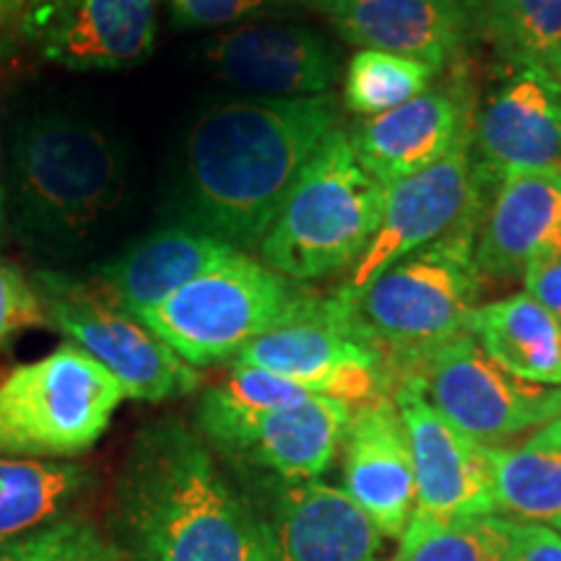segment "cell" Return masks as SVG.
Returning <instances> with one entry per match:
<instances>
[{
	"label": "cell",
	"instance_id": "2",
	"mask_svg": "<svg viewBox=\"0 0 561 561\" xmlns=\"http://www.w3.org/2000/svg\"><path fill=\"white\" fill-rule=\"evenodd\" d=\"M115 549L130 561H268L250 500L201 432L159 419L136 434L112 494Z\"/></svg>",
	"mask_w": 561,
	"mask_h": 561
},
{
	"label": "cell",
	"instance_id": "22",
	"mask_svg": "<svg viewBox=\"0 0 561 561\" xmlns=\"http://www.w3.org/2000/svg\"><path fill=\"white\" fill-rule=\"evenodd\" d=\"M460 130V104L426 91L401 107L367 117L348 140L364 170L382 185H392L437 164L458 146Z\"/></svg>",
	"mask_w": 561,
	"mask_h": 561
},
{
	"label": "cell",
	"instance_id": "8",
	"mask_svg": "<svg viewBox=\"0 0 561 561\" xmlns=\"http://www.w3.org/2000/svg\"><path fill=\"white\" fill-rule=\"evenodd\" d=\"M286 377L314 396L362 405L392 396L388 369L375 341L341 294L307 291L294 310L231 362Z\"/></svg>",
	"mask_w": 561,
	"mask_h": 561
},
{
	"label": "cell",
	"instance_id": "26",
	"mask_svg": "<svg viewBox=\"0 0 561 561\" xmlns=\"http://www.w3.org/2000/svg\"><path fill=\"white\" fill-rule=\"evenodd\" d=\"M479 24L504 62L561 87V0H486Z\"/></svg>",
	"mask_w": 561,
	"mask_h": 561
},
{
	"label": "cell",
	"instance_id": "21",
	"mask_svg": "<svg viewBox=\"0 0 561 561\" xmlns=\"http://www.w3.org/2000/svg\"><path fill=\"white\" fill-rule=\"evenodd\" d=\"M557 242H561V164L502 180L476 242V263L481 276H520L538 252Z\"/></svg>",
	"mask_w": 561,
	"mask_h": 561
},
{
	"label": "cell",
	"instance_id": "29",
	"mask_svg": "<svg viewBox=\"0 0 561 561\" xmlns=\"http://www.w3.org/2000/svg\"><path fill=\"white\" fill-rule=\"evenodd\" d=\"M117 557L115 543L79 515L0 546V561H117Z\"/></svg>",
	"mask_w": 561,
	"mask_h": 561
},
{
	"label": "cell",
	"instance_id": "13",
	"mask_svg": "<svg viewBox=\"0 0 561 561\" xmlns=\"http://www.w3.org/2000/svg\"><path fill=\"white\" fill-rule=\"evenodd\" d=\"M409 437L416 479L419 520L494 515V476L486 447L462 434L426 401L421 385L409 377L392 390Z\"/></svg>",
	"mask_w": 561,
	"mask_h": 561
},
{
	"label": "cell",
	"instance_id": "5",
	"mask_svg": "<svg viewBox=\"0 0 561 561\" xmlns=\"http://www.w3.org/2000/svg\"><path fill=\"white\" fill-rule=\"evenodd\" d=\"M385 185L364 170L343 130L314 153L257 250L294 284L354 268L380 227Z\"/></svg>",
	"mask_w": 561,
	"mask_h": 561
},
{
	"label": "cell",
	"instance_id": "25",
	"mask_svg": "<svg viewBox=\"0 0 561 561\" xmlns=\"http://www.w3.org/2000/svg\"><path fill=\"white\" fill-rule=\"evenodd\" d=\"M496 510L561 533V416L517 447H486Z\"/></svg>",
	"mask_w": 561,
	"mask_h": 561
},
{
	"label": "cell",
	"instance_id": "14",
	"mask_svg": "<svg viewBox=\"0 0 561 561\" xmlns=\"http://www.w3.org/2000/svg\"><path fill=\"white\" fill-rule=\"evenodd\" d=\"M261 523L268 561H377L382 533L343 489L320 479H273L263 486Z\"/></svg>",
	"mask_w": 561,
	"mask_h": 561
},
{
	"label": "cell",
	"instance_id": "24",
	"mask_svg": "<svg viewBox=\"0 0 561 561\" xmlns=\"http://www.w3.org/2000/svg\"><path fill=\"white\" fill-rule=\"evenodd\" d=\"M94 476L70 460H21L0 455V546L76 517Z\"/></svg>",
	"mask_w": 561,
	"mask_h": 561
},
{
	"label": "cell",
	"instance_id": "4",
	"mask_svg": "<svg viewBox=\"0 0 561 561\" xmlns=\"http://www.w3.org/2000/svg\"><path fill=\"white\" fill-rule=\"evenodd\" d=\"M476 214L380 273L359 297L346 299L388 369L390 392L413 375L421 359L468 333L476 310Z\"/></svg>",
	"mask_w": 561,
	"mask_h": 561
},
{
	"label": "cell",
	"instance_id": "28",
	"mask_svg": "<svg viewBox=\"0 0 561 561\" xmlns=\"http://www.w3.org/2000/svg\"><path fill=\"white\" fill-rule=\"evenodd\" d=\"M434 68L382 50H359L343 76V104L364 117L382 115L426 94Z\"/></svg>",
	"mask_w": 561,
	"mask_h": 561
},
{
	"label": "cell",
	"instance_id": "27",
	"mask_svg": "<svg viewBox=\"0 0 561 561\" xmlns=\"http://www.w3.org/2000/svg\"><path fill=\"white\" fill-rule=\"evenodd\" d=\"M512 520L494 515L419 520L411 517L392 561H507Z\"/></svg>",
	"mask_w": 561,
	"mask_h": 561
},
{
	"label": "cell",
	"instance_id": "12",
	"mask_svg": "<svg viewBox=\"0 0 561 561\" xmlns=\"http://www.w3.org/2000/svg\"><path fill=\"white\" fill-rule=\"evenodd\" d=\"M476 201H479V167L473 164L462 138L437 164L385 185L380 227L359 263L351 268L346 284L339 289L341 297H359L390 265L445 237L466 216L479 210Z\"/></svg>",
	"mask_w": 561,
	"mask_h": 561
},
{
	"label": "cell",
	"instance_id": "1",
	"mask_svg": "<svg viewBox=\"0 0 561 561\" xmlns=\"http://www.w3.org/2000/svg\"><path fill=\"white\" fill-rule=\"evenodd\" d=\"M341 130L333 94L307 100L229 102L203 112L182 151L185 227L261 250L299 174Z\"/></svg>",
	"mask_w": 561,
	"mask_h": 561
},
{
	"label": "cell",
	"instance_id": "9",
	"mask_svg": "<svg viewBox=\"0 0 561 561\" xmlns=\"http://www.w3.org/2000/svg\"><path fill=\"white\" fill-rule=\"evenodd\" d=\"M47 325L68 335L121 382L125 398L146 403L172 401L201 385L198 369L182 362L136 314L117 305L94 278L39 271L32 276Z\"/></svg>",
	"mask_w": 561,
	"mask_h": 561
},
{
	"label": "cell",
	"instance_id": "18",
	"mask_svg": "<svg viewBox=\"0 0 561 561\" xmlns=\"http://www.w3.org/2000/svg\"><path fill=\"white\" fill-rule=\"evenodd\" d=\"M479 174L549 170L561 164V87L538 70H515L481 107L476 123Z\"/></svg>",
	"mask_w": 561,
	"mask_h": 561
},
{
	"label": "cell",
	"instance_id": "10",
	"mask_svg": "<svg viewBox=\"0 0 561 561\" xmlns=\"http://www.w3.org/2000/svg\"><path fill=\"white\" fill-rule=\"evenodd\" d=\"M411 377L455 430L483 447H496V442L561 416V388L515 377L491 359L471 333L432 351Z\"/></svg>",
	"mask_w": 561,
	"mask_h": 561
},
{
	"label": "cell",
	"instance_id": "11",
	"mask_svg": "<svg viewBox=\"0 0 561 561\" xmlns=\"http://www.w3.org/2000/svg\"><path fill=\"white\" fill-rule=\"evenodd\" d=\"M354 405L310 396L284 409L244 413L216 403L206 392L195 409L201 437L229 458L289 481L320 479L343 447Z\"/></svg>",
	"mask_w": 561,
	"mask_h": 561
},
{
	"label": "cell",
	"instance_id": "34",
	"mask_svg": "<svg viewBox=\"0 0 561 561\" xmlns=\"http://www.w3.org/2000/svg\"><path fill=\"white\" fill-rule=\"evenodd\" d=\"M70 3H73V0H30L19 24L24 37L39 42Z\"/></svg>",
	"mask_w": 561,
	"mask_h": 561
},
{
	"label": "cell",
	"instance_id": "19",
	"mask_svg": "<svg viewBox=\"0 0 561 561\" xmlns=\"http://www.w3.org/2000/svg\"><path fill=\"white\" fill-rule=\"evenodd\" d=\"M242 255L244 252L206 231L180 224L144 237L115 261L102 265L94 280L117 305L140 318L178 294L182 286L234 263Z\"/></svg>",
	"mask_w": 561,
	"mask_h": 561
},
{
	"label": "cell",
	"instance_id": "32",
	"mask_svg": "<svg viewBox=\"0 0 561 561\" xmlns=\"http://www.w3.org/2000/svg\"><path fill=\"white\" fill-rule=\"evenodd\" d=\"M525 294L541 301L553 318L561 322V242L538 252L523 271Z\"/></svg>",
	"mask_w": 561,
	"mask_h": 561
},
{
	"label": "cell",
	"instance_id": "31",
	"mask_svg": "<svg viewBox=\"0 0 561 561\" xmlns=\"http://www.w3.org/2000/svg\"><path fill=\"white\" fill-rule=\"evenodd\" d=\"M39 325H47V312L32 278L0 261V343Z\"/></svg>",
	"mask_w": 561,
	"mask_h": 561
},
{
	"label": "cell",
	"instance_id": "17",
	"mask_svg": "<svg viewBox=\"0 0 561 561\" xmlns=\"http://www.w3.org/2000/svg\"><path fill=\"white\" fill-rule=\"evenodd\" d=\"M299 9L359 50L405 55L434 70L458 55L473 21L462 0H299Z\"/></svg>",
	"mask_w": 561,
	"mask_h": 561
},
{
	"label": "cell",
	"instance_id": "35",
	"mask_svg": "<svg viewBox=\"0 0 561 561\" xmlns=\"http://www.w3.org/2000/svg\"><path fill=\"white\" fill-rule=\"evenodd\" d=\"M26 3L30 0H0V32L9 30L13 24H21Z\"/></svg>",
	"mask_w": 561,
	"mask_h": 561
},
{
	"label": "cell",
	"instance_id": "15",
	"mask_svg": "<svg viewBox=\"0 0 561 561\" xmlns=\"http://www.w3.org/2000/svg\"><path fill=\"white\" fill-rule=\"evenodd\" d=\"M210 68L265 100L331 94L341 76L339 50L325 34L299 24H242L206 45Z\"/></svg>",
	"mask_w": 561,
	"mask_h": 561
},
{
	"label": "cell",
	"instance_id": "23",
	"mask_svg": "<svg viewBox=\"0 0 561 561\" xmlns=\"http://www.w3.org/2000/svg\"><path fill=\"white\" fill-rule=\"evenodd\" d=\"M468 333L520 380L561 388V322L530 294L476 307Z\"/></svg>",
	"mask_w": 561,
	"mask_h": 561
},
{
	"label": "cell",
	"instance_id": "7",
	"mask_svg": "<svg viewBox=\"0 0 561 561\" xmlns=\"http://www.w3.org/2000/svg\"><path fill=\"white\" fill-rule=\"evenodd\" d=\"M307 289L250 255L182 286L140 322L191 367L234 362L299 305Z\"/></svg>",
	"mask_w": 561,
	"mask_h": 561
},
{
	"label": "cell",
	"instance_id": "36",
	"mask_svg": "<svg viewBox=\"0 0 561 561\" xmlns=\"http://www.w3.org/2000/svg\"><path fill=\"white\" fill-rule=\"evenodd\" d=\"M3 221H5V187H3V180H0V229H3Z\"/></svg>",
	"mask_w": 561,
	"mask_h": 561
},
{
	"label": "cell",
	"instance_id": "20",
	"mask_svg": "<svg viewBox=\"0 0 561 561\" xmlns=\"http://www.w3.org/2000/svg\"><path fill=\"white\" fill-rule=\"evenodd\" d=\"M159 0H73L37 45L70 70H112L149 58Z\"/></svg>",
	"mask_w": 561,
	"mask_h": 561
},
{
	"label": "cell",
	"instance_id": "30",
	"mask_svg": "<svg viewBox=\"0 0 561 561\" xmlns=\"http://www.w3.org/2000/svg\"><path fill=\"white\" fill-rule=\"evenodd\" d=\"M167 5L182 30H221L299 9V0H167Z\"/></svg>",
	"mask_w": 561,
	"mask_h": 561
},
{
	"label": "cell",
	"instance_id": "16",
	"mask_svg": "<svg viewBox=\"0 0 561 561\" xmlns=\"http://www.w3.org/2000/svg\"><path fill=\"white\" fill-rule=\"evenodd\" d=\"M341 450L343 491L367 512L382 536L401 538L416 510V479L392 396L354 405Z\"/></svg>",
	"mask_w": 561,
	"mask_h": 561
},
{
	"label": "cell",
	"instance_id": "3",
	"mask_svg": "<svg viewBox=\"0 0 561 561\" xmlns=\"http://www.w3.org/2000/svg\"><path fill=\"white\" fill-rule=\"evenodd\" d=\"M125 185L123 149L100 125L45 115L16 133L11 206L32 244L79 248L123 206Z\"/></svg>",
	"mask_w": 561,
	"mask_h": 561
},
{
	"label": "cell",
	"instance_id": "33",
	"mask_svg": "<svg viewBox=\"0 0 561 561\" xmlns=\"http://www.w3.org/2000/svg\"><path fill=\"white\" fill-rule=\"evenodd\" d=\"M507 561H561V533L549 525L512 523Z\"/></svg>",
	"mask_w": 561,
	"mask_h": 561
},
{
	"label": "cell",
	"instance_id": "6",
	"mask_svg": "<svg viewBox=\"0 0 561 561\" xmlns=\"http://www.w3.org/2000/svg\"><path fill=\"white\" fill-rule=\"evenodd\" d=\"M125 401L121 382L73 343L0 382V455L68 460L91 450Z\"/></svg>",
	"mask_w": 561,
	"mask_h": 561
}]
</instances>
